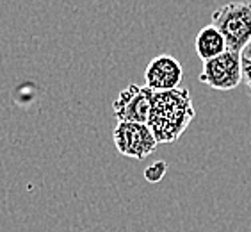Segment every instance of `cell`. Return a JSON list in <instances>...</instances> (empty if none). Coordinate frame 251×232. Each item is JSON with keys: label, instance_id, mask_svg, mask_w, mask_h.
Returning a JSON list of instances; mask_svg holds the SVG:
<instances>
[{"label": "cell", "instance_id": "5b68a950", "mask_svg": "<svg viewBox=\"0 0 251 232\" xmlns=\"http://www.w3.org/2000/svg\"><path fill=\"white\" fill-rule=\"evenodd\" d=\"M112 111L118 121L130 123H146L150 120L151 111V89L130 84L118 95L112 104Z\"/></svg>", "mask_w": 251, "mask_h": 232}, {"label": "cell", "instance_id": "277c9868", "mask_svg": "<svg viewBox=\"0 0 251 232\" xmlns=\"http://www.w3.org/2000/svg\"><path fill=\"white\" fill-rule=\"evenodd\" d=\"M112 140L118 152L132 159H146L159 145L153 132L146 123H130L118 121L116 129L112 131Z\"/></svg>", "mask_w": 251, "mask_h": 232}, {"label": "cell", "instance_id": "3957f363", "mask_svg": "<svg viewBox=\"0 0 251 232\" xmlns=\"http://www.w3.org/2000/svg\"><path fill=\"white\" fill-rule=\"evenodd\" d=\"M200 83L219 91H230L237 87L242 83V54L228 50L218 58L205 61Z\"/></svg>", "mask_w": 251, "mask_h": 232}, {"label": "cell", "instance_id": "9c48e42d", "mask_svg": "<svg viewBox=\"0 0 251 232\" xmlns=\"http://www.w3.org/2000/svg\"><path fill=\"white\" fill-rule=\"evenodd\" d=\"M242 83L246 84L251 93V61L242 56Z\"/></svg>", "mask_w": 251, "mask_h": 232}, {"label": "cell", "instance_id": "52a82bcc", "mask_svg": "<svg viewBox=\"0 0 251 232\" xmlns=\"http://www.w3.org/2000/svg\"><path fill=\"white\" fill-rule=\"evenodd\" d=\"M194 49L198 58L201 59L203 63L205 61H210V59L218 58L221 54L228 52L226 49V41L223 38V34L219 32L212 24L203 27L198 34H196V39H194Z\"/></svg>", "mask_w": 251, "mask_h": 232}, {"label": "cell", "instance_id": "30bf717a", "mask_svg": "<svg viewBox=\"0 0 251 232\" xmlns=\"http://www.w3.org/2000/svg\"><path fill=\"white\" fill-rule=\"evenodd\" d=\"M242 56H244V58L250 59V61H251V43H250V47H248V49L244 50V54H242Z\"/></svg>", "mask_w": 251, "mask_h": 232}, {"label": "cell", "instance_id": "6da1fadb", "mask_svg": "<svg viewBox=\"0 0 251 232\" xmlns=\"http://www.w3.org/2000/svg\"><path fill=\"white\" fill-rule=\"evenodd\" d=\"M194 116L196 113L185 87H176L171 91H151L148 127L153 132L157 143L176 141Z\"/></svg>", "mask_w": 251, "mask_h": 232}, {"label": "cell", "instance_id": "7a4b0ae2", "mask_svg": "<svg viewBox=\"0 0 251 232\" xmlns=\"http://www.w3.org/2000/svg\"><path fill=\"white\" fill-rule=\"evenodd\" d=\"M212 25L223 34L230 52L242 54L251 43V2H230L218 7Z\"/></svg>", "mask_w": 251, "mask_h": 232}, {"label": "cell", "instance_id": "ba28073f", "mask_svg": "<svg viewBox=\"0 0 251 232\" xmlns=\"http://www.w3.org/2000/svg\"><path fill=\"white\" fill-rule=\"evenodd\" d=\"M166 168H168V165H166L164 161H157V163H153V165L145 170V179L150 184L160 182L162 177L166 175Z\"/></svg>", "mask_w": 251, "mask_h": 232}, {"label": "cell", "instance_id": "8992f818", "mask_svg": "<svg viewBox=\"0 0 251 232\" xmlns=\"http://www.w3.org/2000/svg\"><path fill=\"white\" fill-rule=\"evenodd\" d=\"M145 81L146 87L151 91H171L180 87V83L184 81V68L173 56L160 54L148 63Z\"/></svg>", "mask_w": 251, "mask_h": 232}]
</instances>
